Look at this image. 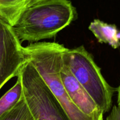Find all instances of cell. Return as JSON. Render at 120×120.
Instances as JSON below:
<instances>
[{
	"label": "cell",
	"instance_id": "obj_1",
	"mask_svg": "<svg viewBox=\"0 0 120 120\" xmlns=\"http://www.w3.org/2000/svg\"><path fill=\"white\" fill-rule=\"evenodd\" d=\"M75 15L69 0H42L30 5L12 28L21 42H37L55 37L71 24Z\"/></svg>",
	"mask_w": 120,
	"mask_h": 120
},
{
	"label": "cell",
	"instance_id": "obj_2",
	"mask_svg": "<svg viewBox=\"0 0 120 120\" xmlns=\"http://www.w3.org/2000/svg\"><path fill=\"white\" fill-rule=\"evenodd\" d=\"M65 48L56 42H34L24 47V54L26 60L33 64L45 82L70 120H95L75 105L63 85L60 71Z\"/></svg>",
	"mask_w": 120,
	"mask_h": 120
},
{
	"label": "cell",
	"instance_id": "obj_3",
	"mask_svg": "<svg viewBox=\"0 0 120 120\" xmlns=\"http://www.w3.org/2000/svg\"><path fill=\"white\" fill-rule=\"evenodd\" d=\"M63 60L104 114L109 111L116 90L106 81L93 55L81 45L74 49L65 48Z\"/></svg>",
	"mask_w": 120,
	"mask_h": 120
},
{
	"label": "cell",
	"instance_id": "obj_4",
	"mask_svg": "<svg viewBox=\"0 0 120 120\" xmlns=\"http://www.w3.org/2000/svg\"><path fill=\"white\" fill-rule=\"evenodd\" d=\"M18 75L21 80L24 98L35 120H70L37 70L28 60Z\"/></svg>",
	"mask_w": 120,
	"mask_h": 120
},
{
	"label": "cell",
	"instance_id": "obj_5",
	"mask_svg": "<svg viewBox=\"0 0 120 120\" xmlns=\"http://www.w3.org/2000/svg\"><path fill=\"white\" fill-rule=\"evenodd\" d=\"M25 61L24 47L13 28L0 18V90L17 77Z\"/></svg>",
	"mask_w": 120,
	"mask_h": 120
},
{
	"label": "cell",
	"instance_id": "obj_6",
	"mask_svg": "<svg viewBox=\"0 0 120 120\" xmlns=\"http://www.w3.org/2000/svg\"><path fill=\"white\" fill-rule=\"evenodd\" d=\"M60 77L71 100L82 112L95 120H104L103 112L64 63L61 68Z\"/></svg>",
	"mask_w": 120,
	"mask_h": 120
},
{
	"label": "cell",
	"instance_id": "obj_7",
	"mask_svg": "<svg viewBox=\"0 0 120 120\" xmlns=\"http://www.w3.org/2000/svg\"><path fill=\"white\" fill-rule=\"evenodd\" d=\"M88 29L100 43L108 44L114 49L120 47V41L117 37L118 30L114 24H109L95 19L91 22Z\"/></svg>",
	"mask_w": 120,
	"mask_h": 120
},
{
	"label": "cell",
	"instance_id": "obj_8",
	"mask_svg": "<svg viewBox=\"0 0 120 120\" xmlns=\"http://www.w3.org/2000/svg\"><path fill=\"white\" fill-rule=\"evenodd\" d=\"M30 4V0H0V18L14 26Z\"/></svg>",
	"mask_w": 120,
	"mask_h": 120
},
{
	"label": "cell",
	"instance_id": "obj_9",
	"mask_svg": "<svg viewBox=\"0 0 120 120\" xmlns=\"http://www.w3.org/2000/svg\"><path fill=\"white\" fill-rule=\"evenodd\" d=\"M22 96V85L20 77L18 75L15 85L0 98V118L15 107Z\"/></svg>",
	"mask_w": 120,
	"mask_h": 120
},
{
	"label": "cell",
	"instance_id": "obj_10",
	"mask_svg": "<svg viewBox=\"0 0 120 120\" xmlns=\"http://www.w3.org/2000/svg\"><path fill=\"white\" fill-rule=\"evenodd\" d=\"M0 120H35L24 94L18 104L3 115Z\"/></svg>",
	"mask_w": 120,
	"mask_h": 120
},
{
	"label": "cell",
	"instance_id": "obj_11",
	"mask_svg": "<svg viewBox=\"0 0 120 120\" xmlns=\"http://www.w3.org/2000/svg\"><path fill=\"white\" fill-rule=\"evenodd\" d=\"M106 120H120V107L114 105Z\"/></svg>",
	"mask_w": 120,
	"mask_h": 120
},
{
	"label": "cell",
	"instance_id": "obj_12",
	"mask_svg": "<svg viewBox=\"0 0 120 120\" xmlns=\"http://www.w3.org/2000/svg\"><path fill=\"white\" fill-rule=\"evenodd\" d=\"M117 91H118V99H117L118 105L120 107V85H119L118 88H117Z\"/></svg>",
	"mask_w": 120,
	"mask_h": 120
},
{
	"label": "cell",
	"instance_id": "obj_13",
	"mask_svg": "<svg viewBox=\"0 0 120 120\" xmlns=\"http://www.w3.org/2000/svg\"><path fill=\"white\" fill-rule=\"evenodd\" d=\"M41 1H42V0H30V5H32V4H35V3H38V2ZM30 5H29V6H30Z\"/></svg>",
	"mask_w": 120,
	"mask_h": 120
},
{
	"label": "cell",
	"instance_id": "obj_14",
	"mask_svg": "<svg viewBox=\"0 0 120 120\" xmlns=\"http://www.w3.org/2000/svg\"><path fill=\"white\" fill-rule=\"evenodd\" d=\"M117 37L118 38V40L120 41V31H118V32Z\"/></svg>",
	"mask_w": 120,
	"mask_h": 120
}]
</instances>
